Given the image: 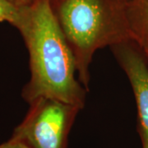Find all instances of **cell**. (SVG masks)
Returning <instances> with one entry per match:
<instances>
[{"instance_id": "7", "label": "cell", "mask_w": 148, "mask_h": 148, "mask_svg": "<svg viewBox=\"0 0 148 148\" xmlns=\"http://www.w3.org/2000/svg\"><path fill=\"white\" fill-rule=\"evenodd\" d=\"M0 148H30L27 144L17 140L16 138H11L8 142L0 145Z\"/></svg>"}, {"instance_id": "1", "label": "cell", "mask_w": 148, "mask_h": 148, "mask_svg": "<svg viewBox=\"0 0 148 148\" xmlns=\"http://www.w3.org/2000/svg\"><path fill=\"white\" fill-rule=\"evenodd\" d=\"M14 27L21 34L30 58L31 78L23 98L29 104L40 97L53 98L82 110L87 90L76 77L75 58L50 0H35L19 8Z\"/></svg>"}, {"instance_id": "2", "label": "cell", "mask_w": 148, "mask_h": 148, "mask_svg": "<svg viewBox=\"0 0 148 148\" xmlns=\"http://www.w3.org/2000/svg\"><path fill=\"white\" fill-rule=\"evenodd\" d=\"M55 18L76 61L78 80L89 90L96 50L132 39L125 5L117 0H50Z\"/></svg>"}, {"instance_id": "8", "label": "cell", "mask_w": 148, "mask_h": 148, "mask_svg": "<svg viewBox=\"0 0 148 148\" xmlns=\"http://www.w3.org/2000/svg\"><path fill=\"white\" fill-rule=\"evenodd\" d=\"M8 1L10 2L11 3H12L13 5H15L16 7L21 8V7L30 5L35 0H8Z\"/></svg>"}, {"instance_id": "6", "label": "cell", "mask_w": 148, "mask_h": 148, "mask_svg": "<svg viewBox=\"0 0 148 148\" xmlns=\"http://www.w3.org/2000/svg\"><path fill=\"white\" fill-rule=\"evenodd\" d=\"M19 14V8L8 0H0V21H7L14 27Z\"/></svg>"}, {"instance_id": "10", "label": "cell", "mask_w": 148, "mask_h": 148, "mask_svg": "<svg viewBox=\"0 0 148 148\" xmlns=\"http://www.w3.org/2000/svg\"><path fill=\"white\" fill-rule=\"evenodd\" d=\"M146 55H147V62H148V53H146Z\"/></svg>"}, {"instance_id": "5", "label": "cell", "mask_w": 148, "mask_h": 148, "mask_svg": "<svg viewBox=\"0 0 148 148\" xmlns=\"http://www.w3.org/2000/svg\"><path fill=\"white\" fill-rule=\"evenodd\" d=\"M125 12L132 40L148 53V0H131Z\"/></svg>"}, {"instance_id": "3", "label": "cell", "mask_w": 148, "mask_h": 148, "mask_svg": "<svg viewBox=\"0 0 148 148\" xmlns=\"http://www.w3.org/2000/svg\"><path fill=\"white\" fill-rule=\"evenodd\" d=\"M80 110L53 98H37L30 103V110L12 138L30 148H68L69 132Z\"/></svg>"}, {"instance_id": "4", "label": "cell", "mask_w": 148, "mask_h": 148, "mask_svg": "<svg viewBox=\"0 0 148 148\" xmlns=\"http://www.w3.org/2000/svg\"><path fill=\"white\" fill-rule=\"evenodd\" d=\"M110 49L132 86L138 108V132L143 148H148V62L146 53L132 39L115 44Z\"/></svg>"}, {"instance_id": "9", "label": "cell", "mask_w": 148, "mask_h": 148, "mask_svg": "<svg viewBox=\"0 0 148 148\" xmlns=\"http://www.w3.org/2000/svg\"><path fill=\"white\" fill-rule=\"evenodd\" d=\"M118 2H119L120 3H122V4H123V5L126 6V4H127V3H129L131 0H117Z\"/></svg>"}]
</instances>
